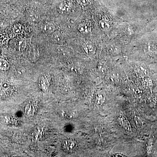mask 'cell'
I'll use <instances>...</instances> for the list:
<instances>
[{"instance_id": "3957f363", "label": "cell", "mask_w": 157, "mask_h": 157, "mask_svg": "<svg viewBox=\"0 0 157 157\" xmlns=\"http://www.w3.org/2000/svg\"><path fill=\"white\" fill-rule=\"evenodd\" d=\"M99 26L101 29L104 31H108L110 29V25L108 21L106 20H102L99 22Z\"/></svg>"}, {"instance_id": "277c9868", "label": "cell", "mask_w": 157, "mask_h": 157, "mask_svg": "<svg viewBox=\"0 0 157 157\" xmlns=\"http://www.w3.org/2000/svg\"><path fill=\"white\" fill-rule=\"evenodd\" d=\"M9 64L6 60L3 59H0V70L6 71L9 69Z\"/></svg>"}, {"instance_id": "8992f818", "label": "cell", "mask_w": 157, "mask_h": 157, "mask_svg": "<svg viewBox=\"0 0 157 157\" xmlns=\"http://www.w3.org/2000/svg\"><path fill=\"white\" fill-rule=\"evenodd\" d=\"M52 39L55 42H59L60 40L61 39V35L59 32L55 31L52 34Z\"/></svg>"}, {"instance_id": "ba28073f", "label": "cell", "mask_w": 157, "mask_h": 157, "mask_svg": "<svg viewBox=\"0 0 157 157\" xmlns=\"http://www.w3.org/2000/svg\"><path fill=\"white\" fill-rule=\"evenodd\" d=\"M113 156L114 157H125L123 154H116L113 155Z\"/></svg>"}, {"instance_id": "52a82bcc", "label": "cell", "mask_w": 157, "mask_h": 157, "mask_svg": "<svg viewBox=\"0 0 157 157\" xmlns=\"http://www.w3.org/2000/svg\"><path fill=\"white\" fill-rule=\"evenodd\" d=\"M26 47V42L24 39L21 40L19 42V47L20 50L22 51L25 50Z\"/></svg>"}, {"instance_id": "6da1fadb", "label": "cell", "mask_w": 157, "mask_h": 157, "mask_svg": "<svg viewBox=\"0 0 157 157\" xmlns=\"http://www.w3.org/2000/svg\"><path fill=\"white\" fill-rule=\"evenodd\" d=\"M78 144L76 141L73 139H68L65 140L62 144V147L64 151L67 153H71L75 151L77 149Z\"/></svg>"}, {"instance_id": "7a4b0ae2", "label": "cell", "mask_w": 157, "mask_h": 157, "mask_svg": "<svg viewBox=\"0 0 157 157\" xmlns=\"http://www.w3.org/2000/svg\"><path fill=\"white\" fill-rule=\"evenodd\" d=\"M42 30L45 33H53L56 30V27L52 23H46L42 26Z\"/></svg>"}, {"instance_id": "5b68a950", "label": "cell", "mask_w": 157, "mask_h": 157, "mask_svg": "<svg viewBox=\"0 0 157 157\" xmlns=\"http://www.w3.org/2000/svg\"><path fill=\"white\" fill-rule=\"evenodd\" d=\"M78 30L82 33L86 34L88 33L89 28L87 24L82 23L79 25L78 26Z\"/></svg>"}]
</instances>
